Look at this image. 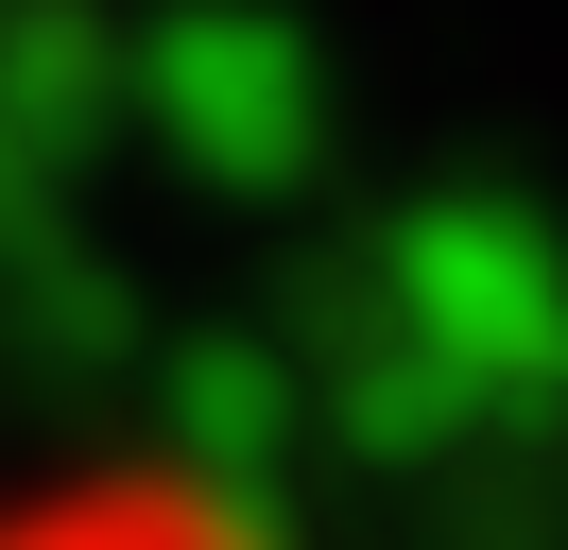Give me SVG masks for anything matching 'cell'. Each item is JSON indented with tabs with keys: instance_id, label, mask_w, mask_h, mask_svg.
Returning <instances> with one entry per match:
<instances>
[{
	"instance_id": "1",
	"label": "cell",
	"mask_w": 568,
	"mask_h": 550,
	"mask_svg": "<svg viewBox=\"0 0 568 550\" xmlns=\"http://www.w3.org/2000/svg\"><path fill=\"white\" fill-rule=\"evenodd\" d=\"M0 550H276V533L207 499L190 465H52V481H0Z\"/></svg>"
}]
</instances>
